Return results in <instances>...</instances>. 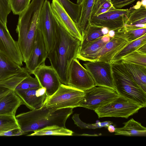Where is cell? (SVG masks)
Returning a JSON list of instances; mask_svg holds the SVG:
<instances>
[{
  "instance_id": "cell-5",
  "label": "cell",
  "mask_w": 146,
  "mask_h": 146,
  "mask_svg": "<svg viewBox=\"0 0 146 146\" xmlns=\"http://www.w3.org/2000/svg\"><path fill=\"white\" fill-rule=\"evenodd\" d=\"M84 91L61 84L57 90L48 97L43 106L50 110L79 107Z\"/></svg>"
},
{
  "instance_id": "cell-17",
  "label": "cell",
  "mask_w": 146,
  "mask_h": 146,
  "mask_svg": "<svg viewBox=\"0 0 146 146\" xmlns=\"http://www.w3.org/2000/svg\"><path fill=\"white\" fill-rule=\"evenodd\" d=\"M52 11L58 16L67 31L73 36L81 41L82 36L76 23L57 0H52L51 4Z\"/></svg>"
},
{
  "instance_id": "cell-32",
  "label": "cell",
  "mask_w": 146,
  "mask_h": 146,
  "mask_svg": "<svg viewBox=\"0 0 146 146\" xmlns=\"http://www.w3.org/2000/svg\"><path fill=\"white\" fill-rule=\"evenodd\" d=\"M121 61L146 67V54L136 51L123 57Z\"/></svg>"
},
{
  "instance_id": "cell-44",
  "label": "cell",
  "mask_w": 146,
  "mask_h": 146,
  "mask_svg": "<svg viewBox=\"0 0 146 146\" xmlns=\"http://www.w3.org/2000/svg\"><path fill=\"white\" fill-rule=\"evenodd\" d=\"M82 1L83 0H77V4L80 5L81 4Z\"/></svg>"
},
{
  "instance_id": "cell-2",
  "label": "cell",
  "mask_w": 146,
  "mask_h": 146,
  "mask_svg": "<svg viewBox=\"0 0 146 146\" xmlns=\"http://www.w3.org/2000/svg\"><path fill=\"white\" fill-rule=\"evenodd\" d=\"M73 108L52 110L43 106L39 109L20 114L15 117L20 129L27 133L53 125L66 127V121L72 113Z\"/></svg>"
},
{
  "instance_id": "cell-27",
  "label": "cell",
  "mask_w": 146,
  "mask_h": 146,
  "mask_svg": "<svg viewBox=\"0 0 146 146\" xmlns=\"http://www.w3.org/2000/svg\"><path fill=\"white\" fill-rule=\"evenodd\" d=\"M146 43V34L138 39L129 42L113 58L111 63L121 61L124 56L136 51L139 47Z\"/></svg>"
},
{
  "instance_id": "cell-33",
  "label": "cell",
  "mask_w": 146,
  "mask_h": 146,
  "mask_svg": "<svg viewBox=\"0 0 146 146\" xmlns=\"http://www.w3.org/2000/svg\"><path fill=\"white\" fill-rule=\"evenodd\" d=\"M74 123L77 126L81 129H96L104 127H107L113 123L110 121H106L102 122H98L94 124H87L81 120L79 117V114H75L72 117Z\"/></svg>"
},
{
  "instance_id": "cell-3",
  "label": "cell",
  "mask_w": 146,
  "mask_h": 146,
  "mask_svg": "<svg viewBox=\"0 0 146 146\" xmlns=\"http://www.w3.org/2000/svg\"><path fill=\"white\" fill-rule=\"evenodd\" d=\"M45 0H32L28 8L19 15L16 31L25 63L29 60L32 52L40 13Z\"/></svg>"
},
{
  "instance_id": "cell-36",
  "label": "cell",
  "mask_w": 146,
  "mask_h": 146,
  "mask_svg": "<svg viewBox=\"0 0 146 146\" xmlns=\"http://www.w3.org/2000/svg\"><path fill=\"white\" fill-rule=\"evenodd\" d=\"M10 0H0V21L7 26V18L11 11Z\"/></svg>"
},
{
  "instance_id": "cell-9",
  "label": "cell",
  "mask_w": 146,
  "mask_h": 146,
  "mask_svg": "<svg viewBox=\"0 0 146 146\" xmlns=\"http://www.w3.org/2000/svg\"><path fill=\"white\" fill-rule=\"evenodd\" d=\"M132 9H114L100 14L91 17L90 25L107 28L110 30H115L124 26L130 12Z\"/></svg>"
},
{
  "instance_id": "cell-42",
  "label": "cell",
  "mask_w": 146,
  "mask_h": 146,
  "mask_svg": "<svg viewBox=\"0 0 146 146\" xmlns=\"http://www.w3.org/2000/svg\"><path fill=\"white\" fill-rule=\"evenodd\" d=\"M107 35L110 38H112L115 35V30H110Z\"/></svg>"
},
{
  "instance_id": "cell-35",
  "label": "cell",
  "mask_w": 146,
  "mask_h": 146,
  "mask_svg": "<svg viewBox=\"0 0 146 146\" xmlns=\"http://www.w3.org/2000/svg\"><path fill=\"white\" fill-rule=\"evenodd\" d=\"M31 0H10L11 11L13 14L19 15L28 7Z\"/></svg>"
},
{
  "instance_id": "cell-10",
  "label": "cell",
  "mask_w": 146,
  "mask_h": 146,
  "mask_svg": "<svg viewBox=\"0 0 146 146\" xmlns=\"http://www.w3.org/2000/svg\"><path fill=\"white\" fill-rule=\"evenodd\" d=\"M92 78L96 86L108 87L115 89L111 64L96 60L83 64Z\"/></svg>"
},
{
  "instance_id": "cell-4",
  "label": "cell",
  "mask_w": 146,
  "mask_h": 146,
  "mask_svg": "<svg viewBox=\"0 0 146 146\" xmlns=\"http://www.w3.org/2000/svg\"><path fill=\"white\" fill-rule=\"evenodd\" d=\"M111 67L114 86L118 95L145 108L146 93L134 81L121 61L111 64Z\"/></svg>"
},
{
  "instance_id": "cell-11",
  "label": "cell",
  "mask_w": 146,
  "mask_h": 146,
  "mask_svg": "<svg viewBox=\"0 0 146 146\" xmlns=\"http://www.w3.org/2000/svg\"><path fill=\"white\" fill-rule=\"evenodd\" d=\"M67 85L84 91L95 86L88 71L76 58L73 59L69 67Z\"/></svg>"
},
{
  "instance_id": "cell-21",
  "label": "cell",
  "mask_w": 146,
  "mask_h": 146,
  "mask_svg": "<svg viewBox=\"0 0 146 146\" xmlns=\"http://www.w3.org/2000/svg\"><path fill=\"white\" fill-rule=\"evenodd\" d=\"M23 68L0 52V81L18 74Z\"/></svg>"
},
{
  "instance_id": "cell-14",
  "label": "cell",
  "mask_w": 146,
  "mask_h": 146,
  "mask_svg": "<svg viewBox=\"0 0 146 146\" xmlns=\"http://www.w3.org/2000/svg\"><path fill=\"white\" fill-rule=\"evenodd\" d=\"M48 52L42 34L37 29L32 52L28 60L25 63V68L30 74L39 65L44 62Z\"/></svg>"
},
{
  "instance_id": "cell-23",
  "label": "cell",
  "mask_w": 146,
  "mask_h": 146,
  "mask_svg": "<svg viewBox=\"0 0 146 146\" xmlns=\"http://www.w3.org/2000/svg\"><path fill=\"white\" fill-rule=\"evenodd\" d=\"M121 62L134 81L146 93V67Z\"/></svg>"
},
{
  "instance_id": "cell-31",
  "label": "cell",
  "mask_w": 146,
  "mask_h": 146,
  "mask_svg": "<svg viewBox=\"0 0 146 146\" xmlns=\"http://www.w3.org/2000/svg\"><path fill=\"white\" fill-rule=\"evenodd\" d=\"M115 8L111 0H95L92 9L91 17L99 15Z\"/></svg>"
},
{
  "instance_id": "cell-34",
  "label": "cell",
  "mask_w": 146,
  "mask_h": 146,
  "mask_svg": "<svg viewBox=\"0 0 146 146\" xmlns=\"http://www.w3.org/2000/svg\"><path fill=\"white\" fill-rule=\"evenodd\" d=\"M41 87L36 78L33 77L29 74L17 85L14 90L35 89Z\"/></svg>"
},
{
  "instance_id": "cell-19",
  "label": "cell",
  "mask_w": 146,
  "mask_h": 146,
  "mask_svg": "<svg viewBox=\"0 0 146 146\" xmlns=\"http://www.w3.org/2000/svg\"><path fill=\"white\" fill-rule=\"evenodd\" d=\"M106 35L79 50L76 58L84 61H90L93 56L111 39Z\"/></svg>"
},
{
  "instance_id": "cell-7",
  "label": "cell",
  "mask_w": 146,
  "mask_h": 146,
  "mask_svg": "<svg viewBox=\"0 0 146 146\" xmlns=\"http://www.w3.org/2000/svg\"><path fill=\"white\" fill-rule=\"evenodd\" d=\"M119 96L114 89L95 86L84 91L79 107L94 111L111 102Z\"/></svg>"
},
{
  "instance_id": "cell-25",
  "label": "cell",
  "mask_w": 146,
  "mask_h": 146,
  "mask_svg": "<svg viewBox=\"0 0 146 146\" xmlns=\"http://www.w3.org/2000/svg\"><path fill=\"white\" fill-rule=\"evenodd\" d=\"M131 7L132 9L124 25L146 24V7L141 4V1H138Z\"/></svg>"
},
{
  "instance_id": "cell-39",
  "label": "cell",
  "mask_w": 146,
  "mask_h": 146,
  "mask_svg": "<svg viewBox=\"0 0 146 146\" xmlns=\"http://www.w3.org/2000/svg\"><path fill=\"white\" fill-rule=\"evenodd\" d=\"M11 90L6 87L0 86V98L7 94Z\"/></svg>"
},
{
  "instance_id": "cell-12",
  "label": "cell",
  "mask_w": 146,
  "mask_h": 146,
  "mask_svg": "<svg viewBox=\"0 0 146 146\" xmlns=\"http://www.w3.org/2000/svg\"><path fill=\"white\" fill-rule=\"evenodd\" d=\"M0 52L21 66L24 60L17 41L12 38L7 26L0 21Z\"/></svg>"
},
{
  "instance_id": "cell-22",
  "label": "cell",
  "mask_w": 146,
  "mask_h": 146,
  "mask_svg": "<svg viewBox=\"0 0 146 146\" xmlns=\"http://www.w3.org/2000/svg\"><path fill=\"white\" fill-rule=\"evenodd\" d=\"M95 0H83L81 4L79 19L76 25L82 38L84 33L90 25L92 9Z\"/></svg>"
},
{
  "instance_id": "cell-13",
  "label": "cell",
  "mask_w": 146,
  "mask_h": 146,
  "mask_svg": "<svg viewBox=\"0 0 146 146\" xmlns=\"http://www.w3.org/2000/svg\"><path fill=\"white\" fill-rule=\"evenodd\" d=\"M41 87L46 89L48 97L53 94L61 84L58 75L52 66L41 64L33 72Z\"/></svg>"
},
{
  "instance_id": "cell-24",
  "label": "cell",
  "mask_w": 146,
  "mask_h": 146,
  "mask_svg": "<svg viewBox=\"0 0 146 146\" xmlns=\"http://www.w3.org/2000/svg\"><path fill=\"white\" fill-rule=\"evenodd\" d=\"M109 30L107 28L90 25L82 36L80 50L83 49L97 39L107 35Z\"/></svg>"
},
{
  "instance_id": "cell-16",
  "label": "cell",
  "mask_w": 146,
  "mask_h": 146,
  "mask_svg": "<svg viewBox=\"0 0 146 146\" xmlns=\"http://www.w3.org/2000/svg\"><path fill=\"white\" fill-rule=\"evenodd\" d=\"M129 42L115 36L93 56L90 61L98 60L111 63L114 56Z\"/></svg>"
},
{
  "instance_id": "cell-26",
  "label": "cell",
  "mask_w": 146,
  "mask_h": 146,
  "mask_svg": "<svg viewBox=\"0 0 146 146\" xmlns=\"http://www.w3.org/2000/svg\"><path fill=\"white\" fill-rule=\"evenodd\" d=\"M27 136L55 135L72 136L74 132L64 127L56 125L48 126L34 131Z\"/></svg>"
},
{
  "instance_id": "cell-8",
  "label": "cell",
  "mask_w": 146,
  "mask_h": 146,
  "mask_svg": "<svg viewBox=\"0 0 146 146\" xmlns=\"http://www.w3.org/2000/svg\"><path fill=\"white\" fill-rule=\"evenodd\" d=\"M37 29L42 36L48 52L52 48L56 36V30L51 4L45 0L41 9Z\"/></svg>"
},
{
  "instance_id": "cell-30",
  "label": "cell",
  "mask_w": 146,
  "mask_h": 146,
  "mask_svg": "<svg viewBox=\"0 0 146 146\" xmlns=\"http://www.w3.org/2000/svg\"><path fill=\"white\" fill-rule=\"evenodd\" d=\"M15 116L0 115V133L15 129H20Z\"/></svg>"
},
{
  "instance_id": "cell-20",
  "label": "cell",
  "mask_w": 146,
  "mask_h": 146,
  "mask_svg": "<svg viewBox=\"0 0 146 146\" xmlns=\"http://www.w3.org/2000/svg\"><path fill=\"white\" fill-rule=\"evenodd\" d=\"M124 126L115 128L114 134L128 136H146V128L133 118L123 123Z\"/></svg>"
},
{
  "instance_id": "cell-43",
  "label": "cell",
  "mask_w": 146,
  "mask_h": 146,
  "mask_svg": "<svg viewBox=\"0 0 146 146\" xmlns=\"http://www.w3.org/2000/svg\"><path fill=\"white\" fill-rule=\"evenodd\" d=\"M141 2L143 5L146 7V0H141Z\"/></svg>"
},
{
  "instance_id": "cell-41",
  "label": "cell",
  "mask_w": 146,
  "mask_h": 146,
  "mask_svg": "<svg viewBox=\"0 0 146 146\" xmlns=\"http://www.w3.org/2000/svg\"><path fill=\"white\" fill-rule=\"evenodd\" d=\"M107 127L108 131L110 133H113L115 132V128L114 126L112 125V124H111L108 125Z\"/></svg>"
},
{
  "instance_id": "cell-15",
  "label": "cell",
  "mask_w": 146,
  "mask_h": 146,
  "mask_svg": "<svg viewBox=\"0 0 146 146\" xmlns=\"http://www.w3.org/2000/svg\"><path fill=\"white\" fill-rule=\"evenodd\" d=\"M44 87L36 88L15 90L16 94L21 100L23 104L31 110L41 108L48 98Z\"/></svg>"
},
{
  "instance_id": "cell-40",
  "label": "cell",
  "mask_w": 146,
  "mask_h": 146,
  "mask_svg": "<svg viewBox=\"0 0 146 146\" xmlns=\"http://www.w3.org/2000/svg\"><path fill=\"white\" fill-rule=\"evenodd\" d=\"M136 51L140 53L146 54V43L141 46Z\"/></svg>"
},
{
  "instance_id": "cell-28",
  "label": "cell",
  "mask_w": 146,
  "mask_h": 146,
  "mask_svg": "<svg viewBox=\"0 0 146 146\" xmlns=\"http://www.w3.org/2000/svg\"><path fill=\"white\" fill-rule=\"evenodd\" d=\"M115 31V36L130 42L135 40L146 34V28L127 31L123 27Z\"/></svg>"
},
{
  "instance_id": "cell-6",
  "label": "cell",
  "mask_w": 146,
  "mask_h": 146,
  "mask_svg": "<svg viewBox=\"0 0 146 146\" xmlns=\"http://www.w3.org/2000/svg\"><path fill=\"white\" fill-rule=\"evenodd\" d=\"M142 107L138 104L121 96L94 110L99 118L104 117L128 118L137 113Z\"/></svg>"
},
{
  "instance_id": "cell-37",
  "label": "cell",
  "mask_w": 146,
  "mask_h": 146,
  "mask_svg": "<svg viewBox=\"0 0 146 146\" xmlns=\"http://www.w3.org/2000/svg\"><path fill=\"white\" fill-rule=\"evenodd\" d=\"M136 0H111L113 7L117 9H121L125 6L133 3Z\"/></svg>"
},
{
  "instance_id": "cell-38",
  "label": "cell",
  "mask_w": 146,
  "mask_h": 146,
  "mask_svg": "<svg viewBox=\"0 0 146 146\" xmlns=\"http://www.w3.org/2000/svg\"><path fill=\"white\" fill-rule=\"evenodd\" d=\"M125 29L127 31L133 30L137 29L146 28V24H139L131 26L124 25Z\"/></svg>"
},
{
  "instance_id": "cell-29",
  "label": "cell",
  "mask_w": 146,
  "mask_h": 146,
  "mask_svg": "<svg viewBox=\"0 0 146 146\" xmlns=\"http://www.w3.org/2000/svg\"><path fill=\"white\" fill-rule=\"evenodd\" d=\"M76 24L78 22L80 13L81 6L75 4L70 0H57Z\"/></svg>"
},
{
  "instance_id": "cell-1",
  "label": "cell",
  "mask_w": 146,
  "mask_h": 146,
  "mask_svg": "<svg viewBox=\"0 0 146 146\" xmlns=\"http://www.w3.org/2000/svg\"><path fill=\"white\" fill-rule=\"evenodd\" d=\"M52 12L56 36L54 45L48 53L47 58L61 83L67 85L69 67L73 59L76 58L81 41L70 35L56 15L52 11Z\"/></svg>"
},
{
  "instance_id": "cell-18",
  "label": "cell",
  "mask_w": 146,
  "mask_h": 146,
  "mask_svg": "<svg viewBox=\"0 0 146 146\" xmlns=\"http://www.w3.org/2000/svg\"><path fill=\"white\" fill-rule=\"evenodd\" d=\"M22 101L13 90H11L7 94L0 98V115L15 116Z\"/></svg>"
}]
</instances>
